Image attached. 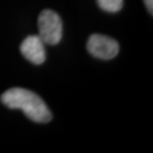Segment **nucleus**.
Listing matches in <instances>:
<instances>
[{
    "mask_svg": "<svg viewBox=\"0 0 153 153\" xmlns=\"http://www.w3.org/2000/svg\"><path fill=\"white\" fill-rule=\"evenodd\" d=\"M1 102L10 109H20L27 117L38 123L52 120V114L37 94L23 88H12L2 94Z\"/></svg>",
    "mask_w": 153,
    "mask_h": 153,
    "instance_id": "1",
    "label": "nucleus"
},
{
    "mask_svg": "<svg viewBox=\"0 0 153 153\" xmlns=\"http://www.w3.org/2000/svg\"><path fill=\"white\" fill-rule=\"evenodd\" d=\"M39 37L46 45L55 46L63 37V22L59 14L50 9H45L38 17Z\"/></svg>",
    "mask_w": 153,
    "mask_h": 153,
    "instance_id": "2",
    "label": "nucleus"
},
{
    "mask_svg": "<svg viewBox=\"0 0 153 153\" xmlns=\"http://www.w3.org/2000/svg\"><path fill=\"white\" fill-rule=\"evenodd\" d=\"M87 49L93 57L108 61L117 56L119 45L111 37L100 34H93L90 36L87 42Z\"/></svg>",
    "mask_w": 153,
    "mask_h": 153,
    "instance_id": "3",
    "label": "nucleus"
},
{
    "mask_svg": "<svg viewBox=\"0 0 153 153\" xmlns=\"http://www.w3.org/2000/svg\"><path fill=\"white\" fill-rule=\"evenodd\" d=\"M46 44L38 35L26 37L20 45V52L27 61L34 65H41L46 60Z\"/></svg>",
    "mask_w": 153,
    "mask_h": 153,
    "instance_id": "4",
    "label": "nucleus"
},
{
    "mask_svg": "<svg viewBox=\"0 0 153 153\" xmlns=\"http://www.w3.org/2000/svg\"><path fill=\"white\" fill-rule=\"evenodd\" d=\"M97 2L102 10L108 13H116L123 6V0H97Z\"/></svg>",
    "mask_w": 153,
    "mask_h": 153,
    "instance_id": "5",
    "label": "nucleus"
},
{
    "mask_svg": "<svg viewBox=\"0 0 153 153\" xmlns=\"http://www.w3.org/2000/svg\"><path fill=\"white\" fill-rule=\"evenodd\" d=\"M143 1L145 3L148 12L152 15V13H153V0H143Z\"/></svg>",
    "mask_w": 153,
    "mask_h": 153,
    "instance_id": "6",
    "label": "nucleus"
}]
</instances>
